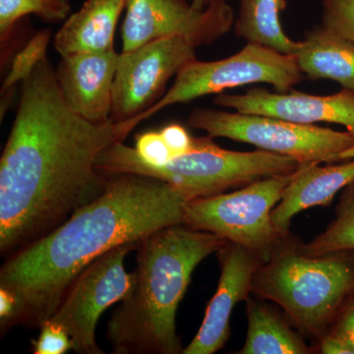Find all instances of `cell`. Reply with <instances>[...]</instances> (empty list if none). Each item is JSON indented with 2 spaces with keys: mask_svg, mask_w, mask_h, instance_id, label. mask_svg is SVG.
I'll return each instance as SVG.
<instances>
[{
  "mask_svg": "<svg viewBox=\"0 0 354 354\" xmlns=\"http://www.w3.org/2000/svg\"><path fill=\"white\" fill-rule=\"evenodd\" d=\"M218 252L221 268L218 288L207 306L201 327L183 354H213L225 346L235 305L247 300L254 274L264 264L255 254L230 242Z\"/></svg>",
  "mask_w": 354,
  "mask_h": 354,
  "instance_id": "4fadbf2b",
  "label": "cell"
},
{
  "mask_svg": "<svg viewBox=\"0 0 354 354\" xmlns=\"http://www.w3.org/2000/svg\"><path fill=\"white\" fill-rule=\"evenodd\" d=\"M228 241L184 225L158 230L138 242L134 286L108 323L115 354L183 353L176 313L195 268Z\"/></svg>",
  "mask_w": 354,
  "mask_h": 354,
  "instance_id": "3957f363",
  "label": "cell"
},
{
  "mask_svg": "<svg viewBox=\"0 0 354 354\" xmlns=\"http://www.w3.org/2000/svg\"><path fill=\"white\" fill-rule=\"evenodd\" d=\"M118 59L115 50L62 57L57 82L72 111L97 124L111 120Z\"/></svg>",
  "mask_w": 354,
  "mask_h": 354,
  "instance_id": "5bb4252c",
  "label": "cell"
},
{
  "mask_svg": "<svg viewBox=\"0 0 354 354\" xmlns=\"http://www.w3.org/2000/svg\"><path fill=\"white\" fill-rule=\"evenodd\" d=\"M122 51L169 36H180L193 46L214 43L230 31L234 13L228 3L196 10L183 0H127Z\"/></svg>",
  "mask_w": 354,
  "mask_h": 354,
  "instance_id": "8fae6325",
  "label": "cell"
},
{
  "mask_svg": "<svg viewBox=\"0 0 354 354\" xmlns=\"http://www.w3.org/2000/svg\"><path fill=\"white\" fill-rule=\"evenodd\" d=\"M69 0H0L1 41L12 31L18 20L29 14L50 22L64 20L70 12Z\"/></svg>",
  "mask_w": 354,
  "mask_h": 354,
  "instance_id": "44dd1931",
  "label": "cell"
},
{
  "mask_svg": "<svg viewBox=\"0 0 354 354\" xmlns=\"http://www.w3.org/2000/svg\"><path fill=\"white\" fill-rule=\"evenodd\" d=\"M127 0H87L65 21L55 38L62 57L114 50V35Z\"/></svg>",
  "mask_w": 354,
  "mask_h": 354,
  "instance_id": "2e32d148",
  "label": "cell"
},
{
  "mask_svg": "<svg viewBox=\"0 0 354 354\" xmlns=\"http://www.w3.org/2000/svg\"><path fill=\"white\" fill-rule=\"evenodd\" d=\"M160 132L174 153V158L188 152L192 148L194 137L191 136L183 125L174 123L162 128Z\"/></svg>",
  "mask_w": 354,
  "mask_h": 354,
  "instance_id": "484cf974",
  "label": "cell"
},
{
  "mask_svg": "<svg viewBox=\"0 0 354 354\" xmlns=\"http://www.w3.org/2000/svg\"><path fill=\"white\" fill-rule=\"evenodd\" d=\"M138 242L111 249L91 263L65 292L50 320L68 333L72 351L81 354H102L95 341V327L102 314L131 292L134 274H128L124 262L136 250Z\"/></svg>",
  "mask_w": 354,
  "mask_h": 354,
  "instance_id": "9c48e42d",
  "label": "cell"
},
{
  "mask_svg": "<svg viewBox=\"0 0 354 354\" xmlns=\"http://www.w3.org/2000/svg\"><path fill=\"white\" fill-rule=\"evenodd\" d=\"M354 181V158L344 162L301 167L286 186L283 198L272 209V223L288 234L293 216L315 206H328L337 193Z\"/></svg>",
  "mask_w": 354,
  "mask_h": 354,
  "instance_id": "9a60e30c",
  "label": "cell"
},
{
  "mask_svg": "<svg viewBox=\"0 0 354 354\" xmlns=\"http://www.w3.org/2000/svg\"><path fill=\"white\" fill-rule=\"evenodd\" d=\"M239 15L235 20V34L247 43H255L272 50L293 55L299 41L286 36L281 22L286 0H239Z\"/></svg>",
  "mask_w": 354,
  "mask_h": 354,
  "instance_id": "ac0fdd59",
  "label": "cell"
},
{
  "mask_svg": "<svg viewBox=\"0 0 354 354\" xmlns=\"http://www.w3.org/2000/svg\"><path fill=\"white\" fill-rule=\"evenodd\" d=\"M298 249L309 256L354 252V181L342 190L335 218L329 227Z\"/></svg>",
  "mask_w": 354,
  "mask_h": 354,
  "instance_id": "ffe728a7",
  "label": "cell"
},
{
  "mask_svg": "<svg viewBox=\"0 0 354 354\" xmlns=\"http://www.w3.org/2000/svg\"><path fill=\"white\" fill-rule=\"evenodd\" d=\"M39 330L38 339L32 342L35 354H64L73 349L71 337L59 324L48 320Z\"/></svg>",
  "mask_w": 354,
  "mask_h": 354,
  "instance_id": "cb8c5ba5",
  "label": "cell"
},
{
  "mask_svg": "<svg viewBox=\"0 0 354 354\" xmlns=\"http://www.w3.org/2000/svg\"><path fill=\"white\" fill-rule=\"evenodd\" d=\"M297 171L265 177L232 193L190 200L184 209L183 225L220 235L268 262L286 237L272 223V208Z\"/></svg>",
  "mask_w": 354,
  "mask_h": 354,
  "instance_id": "8992f818",
  "label": "cell"
},
{
  "mask_svg": "<svg viewBox=\"0 0 354 354\" xmlns=\"http://www.w3.org/2000/svg\"><path fill=\"white\" fill-rule=\"evenodd\" d=\"M302 79L293 55L263 44L247 43L241 51L225 59L188 62L176 74L171 88L152 106L130 120L137 127L167 106L250 84H269L276 92L288 93Z\"/></svg>",
  "mask_w": 354,
  "mask_h": 354,
  "instance_id": "ba28073f",
  "label": "cell"
},
{
  "mask_svg": "<svg viewBox=\"0 0 354 354\" xmlns=\"http://www.w3.org/2000/svg\"><path fill=\"white\" fill-rule=\"evenodd\" d=\"M188 125L208 136L244 142L261 150L290 157L301 167L354 158V136L314 124H300L259 114L195 109Z\"/></svg>",
  "mask_w": 354,
  "mask_h": 354,
  "instance_id": "52a82bcc",
  "label": "cell"
},
{
  "mask_svg": "<svg viewBox=\"0 0 354 354\" xmlns=\"http://www.w3.org/2000/svg\"><path fill=\"white\" fill-rule=\"evenodd\" d=\"M95 167L106 176L140 174L171 184L190 200L221 194L265 177L292 174L301 167L286 156L265 150L235 152L214 143L212 137H197L192 148L160 167L147 164L135 149L118 142L102 151Z\"/></svg>",
  "mask_w": 354,
  "mask_h": 354,
  "instance_id": "277c9868",
  "label": "cell"
},
{
  "mask_svg": "<svg viewBox=\"0 0 354 354\" xmlns=\"http://www.w3.org/2000/svg\"><path fill=\"white\" fill-rule=\"evenodd\" d=\"M248 330L241 354H306L310 348L299 335L265 305L247 304Z\"/></svg>",
  "mask_w": 354,
  "mask_h": 354,
  "instance_id": "d6986e66",
  "label": "cell"
},
{
  "mask_svg": "<svg viewBox=\"0 0 354 354\" xmlns=\"http://www.w3.org/2000/svg\"><path fill=\"white\" fill-rule=\"evenodd\" d=\"M195 50L183 37L169 36L122 51L114 80L111 121L132 120L152 106L167 81L196 59Z\"/></svg>",
  "mask_w": 354,
  "mask_h": 354,
  "instance_id": "30bf717a",
  "label": "cell"
},
{
  "mask_svg": "<svg viewBox=\"0 0 354 354\" xmlns=\"http://www.w3.org/2000/svg\"><path fill=\"white\" fill-rule=\"evenodd\" d=\"M330 332L342 337L354 349V295L335 318Z\"/></svg>",
  "mask_w": 354,
  "mask_h": 354,
  "instance_id": "4316f807",
  "label": "cell"
},
{
  "mask_svg": "<svg viewBox=\"0 0 354 354\" xmlns=\"http://www.w3.org/2000/svg\"><path fill=\"white\" fill-rule=\"evenodd\" d=\"M214 104L237 113L259 114L300 124L334 123L346 127L354 136V92L346 88L333 95H315L295 90L278 93L253 88L241 95H218Z\"/></svg>",
  "mask_w": 354,
  "mask_h": 354,
  "instance_id": "7c38bea8",
  "label": "cell"
},
{
  "mask_svg": "<svg viewBox=\"0 0 354 354\" xmlns=\"http://www.w3.org/2000/svg\"><path fill=\"white\" fill-rule=\"evenodd\" d=\"M130 120L91 122L68 108L44 57L23 82L19 108L0 158V252L8 257L62 225L106 189L95 167L123 142Z\"/></svg>",
  "mask_w": 354,
  "mask_h": 354,
  "instance_id": "6da1fadb",
  "label": "cell"
},
{
  "mask_svg": "<svg viewBox=\"0 0 354 354\" xmlns=\"http://www.w3.org/2000/svg\"><path fill=\"white\" fill-rule=\"evenodd\" d=\"M322 26L354 44V0H322Z\"/></svg>",
  "mask_w": 354,
  "mask_h": 354,
  "instance_id": "603a6c76",
  "label": "cell"
},
{
  "mask_svg": "<svg viewBox=\"0 0 354 354\" xmlns=\"http://www.w3.org/2000/svg\"><path fill=\"white\" fill-rule=\"evenodd\" d=\"M50 39V34L48 31L39 32L30 39L25 48L14 57L10 71L4 79L2 92H6L17 83L24 82L31 75L39 62L46 57V48Z\"/></svg>",
  "mask_w": 354,
  "mask_h": 354,
  "instance_id": "7402d4cb",
  "label": "cell"
},
{
  "mask_svg": "<svg viewBox=\"0 0 354 354\" xmlns=\"http://www.w3.org/2000/svg\"><path fill=\"white\" fill-rule=\"evenodd\" d=\"M108 177L106 189L97 200L6 257L0 288L16 301L8 330L16 326L39 329L77 277L104 253L162 228L183 225L190 199L174 186L140 174Z\"/></svg>",
  "mask_w": 354,
  "mask_h": 354,
  "instance_id": "7a4b0ae2",
  "label": "cell"
},
{
  "mask_svg": "<svg viewBox=\"0 0 354 354\" xmlns=\"http://www.w3.org/2000/svg\"><path fill=\"white\" fill-rule=\"evenodd\" d=\"M228 0H189V4L196 10H205L209 7L227 3Z\"/></svg>",
  "mask_w": 354,
  "mask_h": 354,
  "instance_id": "f1b7e54d",
  "label": "cell"
},
{
  "mask_svg": "<svg viewBox=\"0 0 354 354\" xmlns=\"http://www.w3.org/2000/svg\"><path fill=\"white\" fill-rule=\"evenodd\" d=\"M302 74L328 79L354 92V44L322 25L307 32L295 55Z\"/></svg>",
  "mask_w": 354,
  "mask_h": 354,
  "instance_id": "e0dca14e",
  "label": "cell"
},
{
  "mask_svg": "<svg viewBox=\"0 0 354 354\" xmlns=\"http://www.w3.org/2000/svg\"><path fill=\"white\" fill-rule=\"evenodd\" d=\"M134 149L142 160L155 167L164 165L174 158V153L160 131H148L137 135Z\"/></svg>",
  "mask_w": 354,
  "mask_h": 354,
  "instance_id": "d4e9b609",
  "label": "cell"
},
{
  "mask_svg": "<svg viewBox=\"0 0 354 354\" xmlns=\"http://www.w3.org/2000/svg\"><path fill=\"white\" fill-rule=\"evenodd\" d=\"M320 351L323 354H354L351 344L330 332L321 337Z\"/></svg>",
  "mask_w": 354,
  "mask_h": 354,
  "instance_id": "83f0119b",
  "label": "cell"
},
{
  "mask_svg": "<svg viewBox=\"0 0 354 354\" xmlns=\"http://www.w3.org/2000/svg\"><path fill=\"white\" fill-rule=\"evenodd\" d=\"M252 291L300 330L322 337L354 295V252L309 256L281 246L254 274Z\"/></svg>",
  "mask_w": 354,
  "mask_h": 354,
  "instance_id": "5b68a950",
  "label": "cell"
}]
</instances>
